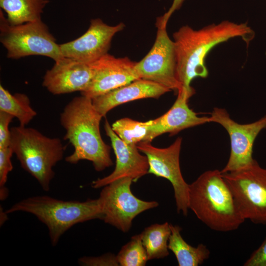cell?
Instances as JSON below:
<instances>
[{"label": "cell", "instance_id": "14", "mask_svg": "<svg viewBox=\"0 0 266 266\" xmlns=\"http://www.w3.org/2000/svg\"><path fill=\"white\" fill-rule=\"evenodd\" d=\"M104 128L110 139L116 156L115 167L108 175L93 181L92 187L99 189L124 177H130L133 182H136L148 173L147 157L139 153L137 145L128 144L123 141L113 131L107 120L104 123Z\"/></svg>", "mask_w": 266, "mask_h": 266}, {"label": "cell", "instance_id": "22", "mask_svg": "<svg viewBox=\"0 0 266 266\" xmlns=\"http://www.w3.org/2000/svg\"><path fill=\"white\" fill-rule=\"evenodd\" d=\"M153 120L141 122L129 118L116 121L111 126L115 133L125 143L137 145L146 137Z\"/></svg>", "mask_w": 266, "mask_h": 266}, {"label": "cell", "instance_id": "10", "mask_svg": "<svg viewBox=\"0 0 266 266\" xmlns=\"http://www.w3.org/2000/svg\"><path fill=\"white\" fill-rule=\"evenodd\" d=\"M156 26L154 43L148 54L136 62L135 69L140 78L158 83L177 94L181 85L176 77L174 43L168 36L166 27Z\"/></svg>", "mask_w": 266, "mask_h": 266}, {"label": "cell", "instance_id": "17", "mask_svg": "<svg viewBox=\"0 0 266 266\" xmlns=\"http://www.w3.org/2000/svg\"><path fill=\"white\" fill-rule=\"evenodd\" d=\"M169 91L158 83L140 78L92 100L96 109L104 117L112 108L121 104L141 99L158 98Z\"/></svg>", "mask_w": 266, "mask_h": 266}, {"label": "cell", "instance_id": "5", "mask_svg": "<svg viewBox=\"0 0 266 266\" xmlns=\"http://www.w3.org/2000/svg\"><path fill=\"white\" fill-rule=\"evenodd\" d=\"M21 167L48 191L54 177L53 167L63 158L65 148L58 138L46 136L38 130L19 125L10 128L9 146Z\"/></svg>", "mask_w": 266, "mask_h": 266}, {"label": "cell", "instance_id": "12", "mask_svg": "<svg viewBox=\"0 0 266 266\" xmlns=\"http://www.w3.org/2000/svg\"><path fill=\"white\" fill-rule=\"evenodd\" d=\"M125 27L121 22L110 26L100 18L92 19L87 31L77 38L60 44L63 56L91 64L108 53L114 36Z\"/></svg>", "mask_w": 266, "mask_h": 266}, {"label": "cell", "instance_id": "21", "mask_svg": "<svg viewBox=\"0 0 266 266\" xmlns=\"http://www.w3.org/2000/svg\"><path fill=\"white\" fill-rule=\"evenodd\" d=\"M0 111L16 118L20 125L22 126H26L37 114L26 94L18 93L13 95L1 85H0Z\"/></svg>", "mask_w": 266, "mask_h": 266}, {"label": "cell", "instance_id": "13", "mask_svg": "<svg viewBox=\"0 0 266 266\" xmlns=\"http://www.w3.org/2000/svg\"><path fill=\"white\" fill-rule=\"evenodd\" d=\"M135 64L128 57L116 58L106 54L92 63L93 76L81 95L93 99L140 79Z\"/></svg>", "mask_w": 266, "mask_h": 266}, {"label": "cell", "instance_id": "27", "mask_svg": "<svg viewBox=\"0 0 266 266\" xmlns=\"http://www.w3.org/2000/svg\"><path fill=\"white\" fill-rule=\"evenodd\" d=\"M244 266H266V237L244 263Z\"/></svg>", "mask_w": 266, "mask_h": 266}, {"label": "cell", "instance_id": "3", "mask_svg": "<svg viewBox=\"0 0 266 266\" xmlns=\"http://www.w3.org/2000/svg\"><path fill=\"white\" fill-rule=\"evenodd\" d=\"M188 206L210 229L228 232L245 221L240 215L221 170H207L189 184Z\"/></svg>", "mask_w": 266, "mask_h": 266}, {"label": "cell", "instance_id": "20", "mask_svg": "<svg viewBox=\"0 0 266 266\" xmlns=\"http://www.w3.org/2000/svg\"><path fill=\"white\" fill-rule=\"evenodd\" d=\"M171 229L170 224H155L144 229L140 233L148 260L164 258L169 255L168 242Z\"/></svg>", "mask_w": 266, "mask_h": 266}, {"label": "cell", "instance_id": "18", "mask_svg": "<svg viewBox=\"0 0 266 266\" xmlns=\"http://www.w3.org/2000/svg\"><path fill=\"white\" fill-rule=\"evenodd\" d=\"M171 234L168 248L174 254L179 266H198L203 264L210 255V251L202 243L195 247L187 243L181 234L182 229L170 224Z\"/></svg>", "mask_w": 266, "mask_h": 266}, {"label": "cell", "instance_id": "23", "mask_svg": "<svg viewBox=\"0 0 266 266\" xmlns=\"http://www.w3.org/2000/svg\"><path fill=\"white\" fill-rule=\"evenodd\" d=\"M116 258L121 266H145L148 260L140 234L132 236L121 248Z\"/></svg>", "mask_w": 266, "mask_h": 266}, {"label": "cell", "instance_id": "9", "mask_svg": "<svg viewBox=\"0 0 266 266\" xmlns=\"http://www.w3.org/2000/svg\"><path fill=\"white\" fill-rule=\"evenodd\" d=\"M182 138L178 137L169 146L156 147L151 142L141 141L137 144L138 150L147 157L148 173L163 177L171 184L174 194L177 211L186 216L188 214L189 184L182 175L180 166V153Z\"/></svg>", "mask_w": 266, "mask_h": 266}, {"label": "cell", "instance_id": "24", "mask_svg": "<svg viewBox=\"0 0 266 266\" xmlns=\"http://www.w3.org/2000/svg\"><path fill=\"white\" fill-rule=\"evenodd\" d=\"M10 147L0 148V199L3 200L7 197L8 192L5 187L8 174L13 169L11 158L13 154Z\"/></svg>", "mask_w": 266, "mask_h": 266}, {"label": "cell", "instance_id": "11", "mask_svg": "<svg viewBox=\"0 0 266 266\" xmlns=\"http://www.w3.org/2000/svg\"><path fill=\"white\" fill-rule=\"evenodd\" d=\"M211 122L221 125L228 133L231 142L230 155L222 173L236 170L252 163L256 138L266 129V115L254 122L241 124L233 120L227 110L215 107L210 114Z\"/></svg>", "mask_w": 266, "mask_h": 266}, {"label": "cell", "instance_id": "15", "mask_svg": "<svg viewBox=\"0 0 266 266\" xmlns=\"http://www.w3.org/2000/svg\"><path fill=\"white\" fill-rule=\"evenodd\" d=\"M93 74L92 63L65 57L46 72L42 86L53 95L81 92L88 87Z\"/></svg>", "mask_w": 266, "mask_h": 266}, {"label": "cell", "instance_id": "8", "mask_svg": "<svg viewBox=\"0 0 266 266\" xmlns=\"http://www.w3.org/2000/svg\"><path fill=\"white\" fill-rule=\"evenodd\" d=\"M133 182L130 177L114 181L103 187L98 198L101 208V220L123 233L130 230L136 216L159 205L156 201H145L135 197L131 190Z\"/></svg>", "mask_w": 266, "mask_h": 266}, {"label": "cell", "instance_id": "1", "mask_svg": "<svg viewBox=\"0 0 266 266\" xmlns=\"http://www.w3.org/2000/svg\"><path fill=\"white\" fill-rule=\"evenodd\" d=\"M255 34L247 23H236L228 20L213 23L199 30L188 25L181 27L173 34L176 77L181 89L193 95L195 93L191 83L195 78L208 76L205 58L215 46L235 37L241 38L248 45Z\"/></svg>", "mask_w": 266, "mask_h": 266}, {"label": "cell", "instance_id": "16", "mask_svg": "<svg viewBox=\"0 0 266 266\" xmlns=\"http://www.w3.org/2000/svg\"><path fill=\"white\" fill-rule=\"evenodd\" d=\"M177 94V99L171 107L161 116L153 120L142 141L151 142L163 133H169L172 136L186 129L211 122L209 117H200L189 107L188 102L192 94L183 89Z\"/></svg>", "mask_w": 266, "mask_h": 266}, {"label": "cell", "instance_id": "19", "mask_svg": "<svg viewBox=\"0 0 266 266\" xmlns=\"http://www.w3.org/2000/svg\"><path fill=\"white\" fill-rule=\"evenodd\" d=\"M48 0H0V7L7 14L11 25H18L41 19Z\"/></svg>", "mask_w": 266, "mask_h": 266}, {"label": "cell", "instance_id": "7", "mask_svg": "<svg viewBox=\"0 0 266 266\" xmlns=\"http://www.w3.org/2000/svg\"><path fill=\"white\" fill-rule=\"evenodd\" d=\"M222 174L242 218L266 225V168L255 160L246 166Z\"/></svg>", "mask_w": 266, "mask_h": 266}, {"label": "cell", "instance_id": "4", "mask_svg": "<svg viewBox=\"0 0 266 266\" xmlns=\"http://www.w3.org/2000/svg\"><path fill=\"white\" fill-rule=\"evenodd\" d=\"M17 211L32 214L43 223L53 246L75 225L96 219L101 220L102 217L98 199L80 201L63 200L47 196H33L15 203L5 213Z\"/></svg>", "mask_w": 266, "mask_h": 266}, {"label": "cell", "instance_id": "2", "mask_svg": "<svg viewBox=\"0 0 266 266\" xmlns=\"http://www.w3.org/2000/svg\"><path fill=\"white\" fill-rule=\"evenodd\" d=\"M103 117L94 106L92 99L81 95L74 98L60 114L61 125L66 130L64 137L74 148L66 161L76 164L86 160L101 171L113 165L111 147L103 140L100 124Z\"/></svg>", "mask_w": 266, "mask_h": 266}, {"label": "cell", "instance_id": "26", "mask_svg": "<svg viewBox=\"0 0 266 266\" xmlns=\"http://www.w3.org/2000/svg\"><path fill=\"white\" fill-rule=\"evenodd\" d=\"M14 118L12 115L0 111V148L7 147L10 143V129L9 125Z\"/></svg>", "mask_w": 266, "mask_h": 266}, {"label": "cell", "instance_id": "6", "mask_svg": "<svg viewBox=\"0 0 266 266\" xmlns=\"http://www.w3.org/2000/svg\"><path fill=\"white\" fill-rule=\"evenodd\" d=\"M0 41L7 50V57L18 59L31 55L51 58L57 62L65 57L60 44L41 20L11 25L0 10Z\"/></svg>", "mask_w": 266, "mask_h": 266}, {"label": "cell", "instance_id": "28", "mask_svg": "<svg viewBox=\"0 0 266 266\" xmlns=\"http://www.w3.org/2000/svg\"><path fill=\"white\" fill-rule=\"evenodd\" d=\"M185 0H173L171 6L168 10L163 16L157 18L156 24L166 27L167 23L173 12L179 9Z\"/></svg>", "mask_w": 266, "mask_h": 266}, {"label": "cell", "instance_id": "25", "mask_svg": "<svg viewBox=\"0 0 266 266\" xmlns=\"http://www.w3.org/2000/svg\"><path fill=\"white\" fill-rule=\"evenodd\" d=\"M81 266H119L116 256L111 253H106L98 257H83L78 259Z\"/></svg>", "mask_w": 266, "mask_h": 266}]
</instances>
